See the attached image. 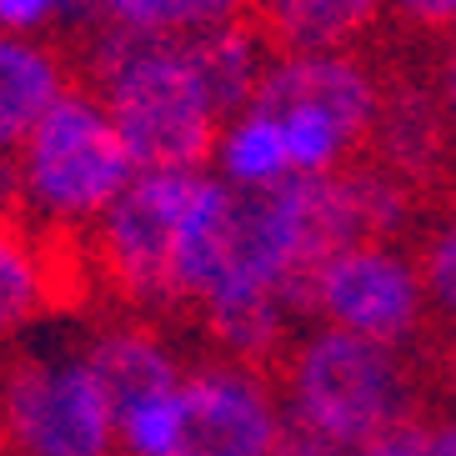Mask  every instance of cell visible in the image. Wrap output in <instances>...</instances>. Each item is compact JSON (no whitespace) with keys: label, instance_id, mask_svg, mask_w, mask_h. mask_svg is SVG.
Instances as JSON below:
<instances>
[{"label":"cell","instance_id":"obj_1","mask_svg":"<svg viewBox=\"0 0 456 456\" xmlns=\"http://www.w3.org/2000/svg\"><path fill=\"white\" fill-rule=\"evenodd\" d=\"M76 61L81 81L116 116L141 171H211L226 110L216 106L191 41L91 26Z\"/></svg>","mask_w":456,"mask_h":456},{"label":"cell","instance_id":"obj_2","mask_svg":"<svg viewBox=\"0 0 456 456\" xmlns=\"http://www.w3.org/2000/svg\"><path fill=\"white\" fill-rule=\"evenodd\" d=\"M271 376L281 387L286 411L326 431L346 452L411 427V421H427L436 411L416 351L387 346V341L326 322H311L296 336Z\"/></svg>","mask_w":456,"mask_h":456},{"label":"cell","instance_id":"obj_3","mask_svg":"<svg viewBox=\"0 0 456 456\" xmlns=\"http://www.w3.org/2000/svg\"><path fill=\"white\" fill-rule=\"evenodd\" d=\"M135 171L141 161L131 156L116 116L81 81L45 110V121L15 151L20 216L45 236L76 246L135 181Z\"/></svg>","mask_w":456,"mask_h":456},{"label":"cell","instance_id":"obj_4","mask_svg":"<svg viewBox=\"0 0 456 456\" xmlns=\"http://www.w3.org/2000/svg\"><path fill=\"white\" fill-rule=\"evenodd\" d=\"M0 456H121L116 406L81 336L0 356Z\"/></svg>","mask_w":456,"mask_h":456},{"label":"cell","instance_id":"obj_5","mask_svg":"<svg viewBox=\"0 0 456 456\" xmlns=\"http://www.w3.org/2000/svg\"><path fill=\"white\" fill-rule=\"evenodd\" d=\"M376 76L366 55L351 51H306L271 55L251 106L281 126L291 175H336L351 171L366 151L376 121Z\"/></svg>","mask_w":456,"mask_h":456},{"label":"cell","instance_id":"obj_6","mask_svg":"<svg viewBox=\"0 0 456 456\" xmlns=\"http://www.w3.org/2000/svg\"><path fill=\"white\" fill-rule=\"evenodd\" d=\"M196 181L201 171H135V181L110 201V211L76 241L86 291L110 301V311L161 316V322L175 316V236Z\"/></svg>","mask_w":456,"mask_h":456},{"label":"cell","instance_id":"obj_7","mask_svg":"<svg viewBox=\"0 0 456 456\" xmlns=\"http://www.w3.org/2000/svg\"><path fill=\"white\" fill-rule=\"evenodd\" d=\"M311 322H326V326H341V331L411 351L436 322L416 246L356 241L326 256L316 281H311Z\"/></svg>","mask_w":456,"mask_h":456},{"label":"cell","instance_id":"obj_8","mask_svg":"<svg viewBox=\"0 0 456 456\" xmlns=\"http://www.w3.org/2000/svg\"><path fill=\"white\" fill-rule=\"evenodd\" d=\"M281 431L286 402L266 366L216 351L186 366L175 456H276Z\"/></svg>","mask_w":456,"mask_h":456},{"label":"cell","instance_id":"obj_9","mask_svg":"<svg viewBox=\"0 0 456 456\" xmlns=\"http://www.w3.org/2000/svg\"><path fill=\"white\" fill-rule=\"evenodd\" d=\"M81 291L76 246L45 236L26 216H0V356L36 341Z\"/></svg>","mask_w":456,"mask_h":456},{"label":"cell","instance_id":"obj_10","mask_svg":"<svg viewBox=\"0 0 456 456\" xmlns=\"http://www.w3.org/2000/svg\"><path fill=\"white\" fill-rule=\"evenodd\" d=\"M81 346L101 376V387L110 391L116 411L141 396H156V391H175L191 366L161 316H135V311H106L101 322L81 331Z\"/></svg>","mask_w":456,"mask_h":456},{"label":"cell","instance_id":"obj_11","mask_svg":"<svg viewBox=\"0 0 456 456\" xmlns=\"http://www.w3.org/2000/svg\"><path fill=\"white\" fill-rule=\"evenodd\" d=\"M70 86H81V61L66 41L0 30V151L15 156L26 146V135Z\"/></svg>","mask_w":456,"mask_h":456},{"label":"cell","instance_id":"obj_12","mask_svg":"<svg viewBox=\"0 0 456 456\" xmlns=\"http://www.w3.org/2000/svg\"><path fill=\"white\" fill-rule=\"evenodd\" d=\"M391 0H246V20L271 55H306V51H351L362 45Z\"/></svg>","mask_w":456,"mask_h":456},{"label":"cell","instance_id":"obj_13","mask_svg":"<svg viewBox=\"0 0 456 456\" xmlns=\"http://www.w3.org/2000/svg\"><path fill=\"white\" fill-rule=\"evenodd\" d=\"M231 20H246V0H91V26L156 41H191Z\"/></svg>","mask_w":456,"mask_h":456},{"label":"cell","instance_id":"obj_14","mask_svg":"<svg viewBox=\"0 0 456 456\" xmlns=\"http://www.w3.org/2000/svg\"><path fill=\"white\" fill-rule=\"evenodd\" d=\"M211 171L236 191H266L291 181V161H286V141L281 126L271 121L261 106H241L221 126V141H216Z\"/></svg>","mask_w":456,"mask_h":456},{"label":"cell","instance_id":"obj_15","mask_svg":"<svg viewBox=\"0 0 456 456\" xmlns=\"http://www.w3.org/2000/svg\"><path fill=\"white\" fill-rule=\"evenodd\" d=\"M0 30L66 41L76 30H91V0H0Z\"/></svg>","mask_w":456,"mask_h":456},{"label":"cell","instance_id":"obj_16","mask_svg":"<svg viewBox=\"0 0 456 456\" xmlns=\"http://www.w3.org/2000/svg\"><path fill=\"white\" fill-rule=\"evenodd\" d=\"M416 261H421L431 311L442 322H456V211L427 226V236L416 241Z\"/></svg>","mask_w":456,"mask_h":456},{"label":"cell","instance_id":"obj_17","mask_svg":"<svg viewBox=\"0 0 456 456\" xmlns=\"http://www.w3.org/2000/svg\"><path fill=\"white\" fill-rule=\"evenodd\" d=\"M411 351H416V362H421V371H427V381H431L436 411H456V322H442V316H436L431 331L421 336Z\"/></svg>","mask_w":456,"mask_h":456},{"label":"cell","instance_id":"obj_18","mask_svg":"<svg viewBox=\"0 0 456 456\" xmlns=\"http://www.w3.org/2000/svg\"><path fill=\"white\" fill-rule=\"evenodd\" d=\"M276 456H346V446L286 411V431H281V442H276Z\"/></svg>","mask_w":456,"mask_h":456},{"label":"cell","instance_id":"obj_19","mask_svg":"<svg viewBox=\"0 0 456 456\" xmlns=\"http://www.w3.org/2000/svg\"><path fill=\"white\" fill-rule=\"evenodd\" d=\"M346 456H427V431H421V421H411V427L387 431V436H376V442L356 446Z\"/></svg>","mask_w":456,"mask_h":456},{"label":"cell","instance_id":"obj_20","mask_svg":"<svg viewBox=\"0 0 456 456\" xmlns=\"http://www.w3.org/2000/svg\"><path fill=\"white\" fill-rule=\"evenodd\" d=\"M391 15H402L411 26L452 30L456 26V0H391Z\"/></svg>","mask_w":456,"mask_h":456},{"label":"cell","instance_id":"obj_21","mask_svg":"<svg viewBox=\"0 0 456 456\" xmlns=\"http://www.w3.org/2000/svg\"><path fill=\"white\" fill-rule=\"evenodd\" d=\"M421 431H427V456H456V411L427 416Z\"/></svg>","mask_w":456,"mask_h":456},{"label":"cell","instance_id":"obj_22","mask_svg":"<svg viewBox=\"0 0 456 456\" xmlns=\"http://www.w3.org/2000/svg\"><path fill=\"white\" fill-rule=\"evenodd\" d=\"M0 216H20V181H15V156L0 151Z\"/></svg>","mask_w":456,"mask_h":456},{"label":"cell","instance_id":"obj_23","mask_svg":"<svg viewBox=\"0 0 456 456\" xmlns=\"http://www.w3.org/2000/svg\"><path fill=\"white\" fill-rule=\"evenodd\" d=\"M452 30H456V26H452Z\"/></svg>","mask_w":456,"mask_h":456}]
</instances>
